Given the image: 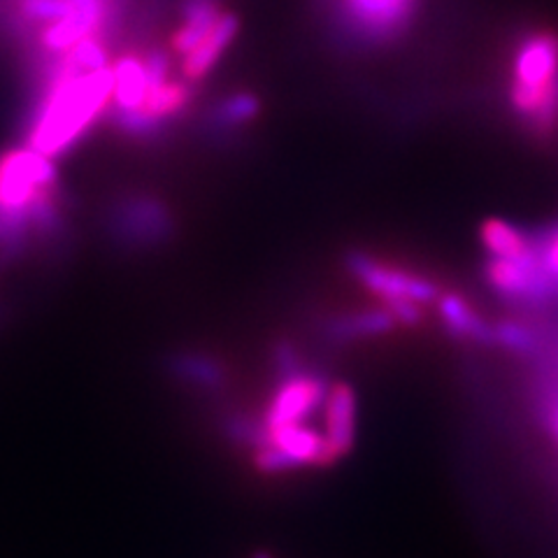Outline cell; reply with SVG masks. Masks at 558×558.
Segmentation results:
<instances>
[{"label":"cell","mask_w":558,"mask_h":558,"mask_svg":"<svg viewBox=\"0 0 558 558\" xmlns=\"http://www.w3.org/2000/svg\"><path fill=\"white\" fill-rule=\"evenodd\" d=\"M112 70H114V89H112L114 117L137 112L143 108L147 89H149L145 57L124 54Z\"/></svg>","instance_id":"cell-8"},{"label":"cell","mask_w":558,"mask_h":558,"mask_svg":"<svg viewBox=\"0 0 558 558\" xmlns=\"http://www.w3.org/2000/svg\"><path fill=\"white\" fill-rule=\"evenodd\" d=\"M396 319L391 317L389 310H377V312H359L352 317H342L330 328V336L336 340H354V338H371L389 333L393 328Z\"/></svg>","instance_id":"cell-13"},{"label":"cell","mask_w":558,"mask_h":558,"mask_svg":"<svg viewBox=\"0 0 558 558\" xmlns=\"http://www.w3.org/2000/svg\"><path fill=\"white\" fill-rule=\"evenodd\" d=\"M326 384L310 373H287L284 381L275 391L266 418L264 435L277 428L299 426L326 400Z\"/></svg>","instance_id":"cell-5"},{"label":"cell","mask_w":558,"mask_h":558,"mask_svg":"<svg viewBox=\"0 0 558 558\" xmlns=\"http://www.w3.org/2000/svg\"><path fill=\"white\" fill-rule=\"evenodd\" d=\"M219 14L221 10L217 8L215 0H191L182 26L174 31L170 40V49L174 54L186 57L205 38V33L215 26Z\"/></svg>","instance_id":"cell-11"},{"label":"cell","mask_w":558,"mask_h":558,"mask_svg":"<svg viewBox=\"0 0 558 558\" xmlns=\"http://www.w3.org/2000/svg\"><path fill=\"white\" fill-rule=\"evenodd\" d=\"M440 317L451 336L473 340L480 344H494V326H488L470 303L457 293H445L440 299Z\"/></svg>","instance_id":"cell-10"},{"label":"cell","mask_w":558,"mask_h":558,"mask_svg":"<svg viewBox=\"0 0 558 558\" xmlns=\"http://www.w3.org/2000/svg\"><path fill=\"white\" fill-rule=\"evenodd\" d=\"M112 89L114 70L110 65L82 68L61 59L35 114L28 147L45 156H57L73 147L112 102Z\"/></svg>","instance_id":"cell-1"},{"label":"cell","mask_w":558,"mask_h":558,"mask_svg":"<svg viewBox=\"0 0 558 558\" xmlns=\"http://www.w3.org/2000/svg\"><path fill=\"white\" fill-rule=\"evenodd\" d=\"M387 303V310L391 312V317L403 324V326H416L422 322V310H418V303L414 301H405V299H391V301H384Z\"/></svg>","instance_id":"cell-18"},{"label":"cell","mask_w":558,"mask_h":558,"mask_svg":"<svg viewBox=\"0 0 558 558\" xmlns=\"http://www.w3.org/2000/svg\"><path fill=\"white\" fill-rule=\"evenodd\" d=\"M494 344H502L519 354H529L535 349V333L529 326L508 319L494 326Z\"/></svg>","instance_id":"cell-16"},{"label":"cell","mask_w":558,"mask_h":558,"mask_svg":"<svg viewBox=\"0 0 558 558\" xmlns=\"http://www.w3.org/2000/svg\"><path fill=\"white\" fill-rule=\"evenodd\" d=\"M258 108H260V102H258L256 96L235 94V96H229L221 102L217 117H219L221 124H226V126H242L258 114Z\"/></svg>","instance_id":"cell-15"},{"label":"cell","mask_w":558,"mask_h":558,"mask_svg":"<svg viewBox=\"0 0 558 558\" xmlns=\"http://www.w3.org/2000/svg\"><path fill=\"white\" fill-rule=\"evenodd\" d=\"M510 105L533 131L558 129V33L543 28L521 40L512 63Z\"/></svg>","instance_id":"cell-3"},{"label":"cell","mask_w":558,"mask_h":558,"mask_svg":"<svg viewBox=\"0 0 558 558\" xmlns=\"http://www.w3.org/2000/svg\"><path fill=\"white\" fill-rule=\"evenodd\" d=\"M414 0H347V12L363 31L391 33L412 12Z\"/></svg>","instance_id":"cell-9"},{"label":"cell","mask_w":558,"mask_h":558,"mask_svg":"<svg viewBox=\"0 0 558 558\" xmlns=\"http://www.w3.org/2000/svg\"><path fill=\"white\" fill-rule=\"evenodd\" d=\"M324 442L328 461L336 463L347 457L356 440V393L347 381H338L328 389L324 400Z\"/></svg>","instance_id":"cell-6"},{"label":"cell","mask_w":558,"mask_h":558,"mask_svg":"<svg viewBox=\"0 0 558 558\" xmlns=\"http://www.w3.org/2000/svg\"><path fill=\"white\" fill-rule=\"evenodd\" d=\"M480 235L492 258H521L533 250V242L526 233L505 219H486Z\"/></svg>","instance_id":"cell-12"},{"label":"cell","mask_w":558,"mask_h":558,"mask_svg":"<svg viewBox=\"0 0 558 558\" xmlns=\"http://www.w3.org/2000/svg\"><path fill=\"white\" fill-rule=\"evenodd\" d=\"M254 558H272V556L266 551H258V554H254Z\"/></svg>","instance_id":"cell-19"},{"label":"cell","mask_w":558,"mask_h":558,"mask_svg":"<svg viewBox=\"0 0 558 558\" xmlns=\"http://www.w3.org/2000/svg\"><path fill=\"white\" fill-rule=\"evenodd\" d=\"M539 266H543L545 275L551 279V284L558 289V229L549 235V240L543 244V247L535 250Z\"/></svg>","instance_id":"cell-17"},{"label":"cell","mask_w":558,"mask_h":558,"mask_svg":"<svg viewBox=\"0 0 558 558\" xmlns=\"http://www.w3.org/2000/svg\"><path fill=\"white\" fill-rule=\"evenodd\" d=\"M240 31V20L233 12H221L215 26L205 33V38L189 51L182 63V75L189 82L203 80L213 65L219 61V57L233 43V38Z\"/></svg>","instance_id":"cell-7"},{"label":"cell","mask_w":558,"mask_h":558,"mask_svg":"<svg viewBox=\"0 0 558 558\" xmlns=\"http://www.w3.org/2000/svg\"><path fill=\"white\" fill-rule=\"evenodd\" d=\"M347 266L365 287L377 293L381 301L405 299L414 303H430L438 299V287L428 282L426 277H418L414 272L400 270L393 266H384L368 254H349Z\"/></svg>","instance_id":"cell-4"},{"label":"cell","mask_w":558,"mask_h":558,"mask_svg":"<svg viewBox=\"0 0 558 558\" xmlns=\"http://www.w3.org/2000/svg\"><path fill=\"white\" fill-rule=\"evenodd\" d=\"M172 373L182 377L189 384H196V387H205V389H213L219 387L221 379H223V371L215 361H209L205 356H194V354H186L172 361Z\"/></svg>","instance_id":"cell-14"},{"label":"cell","mask_w":558,"mask_h":558,"mask_svg":"<svg viewBox=\"0 0 558 558\" xmlns=\"http://www.w3.org/2000/svg\"><path fill=\"white\" fill-rule=\"evenodd\" d=\"M57 168L31 147L0 156V238L57 221Z\"/></svg>","instance_id":"cell-2"}]
</instances>
